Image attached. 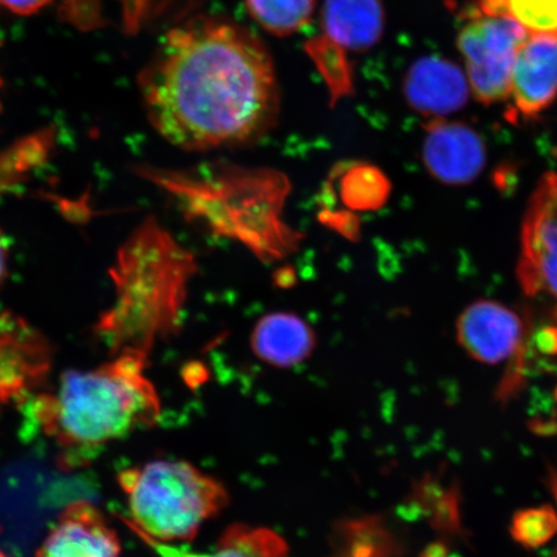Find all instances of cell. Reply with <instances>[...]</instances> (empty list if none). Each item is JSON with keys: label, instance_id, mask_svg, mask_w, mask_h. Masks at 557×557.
<instances>
[{"label": "cell", "instance_id": "cell-1", "mask_svg": "<svg viewBox=\"0 0 557 557\" xmlns=\"http://www.w3.org/2000/svg\"><path fill=\"white\" fill-rule=\"evenodd\" d=\"M138 85L152 127L187 151L259 141L281 107L268 48L218 16H197L166 33Z\"/></svg>", "mask_w": 557, "mask_h": 557}, {"label": "cell", "instance_id": "cell-2", "mask_svg": "<svg viewBox=\"0 0 557 557\" xmlns=\"http://www.w3.org/2000/svg\"><path fill=\"white\" fill-rule=\"evenodd\" d=\"M146 355L125 352L92 371L62 375L55 395L39 403L46 433L69 455H94L103 445L154 426L160 400L145 377Z\"/></svg>", "mask_w": 557, "mask_h": 557}, {"label": "cell", "instance_id": "cell-3", "mask_svg": "<svg viewBox=\"0 0 557 557\" xmlns=\"http://www.w3.org/2000/svg\"><path fill=\"white\" fill-rule=\"evenodd\" d=\"M177 255L156 225H146L124 243L111 268L114 297L96 332L115 355H148L176 315Z\"/></svg>", "mask_w": 557, "mask_h": 557}, {"label": "cell", "instance_id": "cell-4", "mask_svg": "<svg viewBox=\"0 0 557 557\" xmlns=\"http://www.w3.org/2000/svg\"><path fill=\"white\" fill-rule=\"evenodd\" d=\"M120 482L132 517L125 522L132 531L163 543L193 541L228 504L224 484L184 461L128 469Z\"/></svg>", "mask_w": 557, "mask_h": 557}, {"label": "cell", "instance_id": "cell-5", "mask_svg": "<svg viewBox=\"0 0 557 557\" xmlns=\"http://www.w3.org/2000/svg\"><path fill=\"white\" fill-rule=\"evenodd\" d=\"M524 26L511 17L472 13L458 34L469 85L483 103L505 101L511 96L515 61L529 38Z\"/></svg>", "mask_w": 557, "mask_h": 557}, {"label": "cell", "instance_id": "cell-6", "mask_svg": "<svg viewBox=\"0 0 557 557\" xmlns=\"http://www.w3.org/2000/svg\"><path fill=\"white\" fill-rule=\"evenodd\" d=\"M322 35L310 45V54L330 82L333 95L350 89L345 70L348 53H361L379 44L385 27L381 0H325Z\"/></svg>", "mask_w": 557, "mask_h": 557}, {"label": "cell", "instance_id": "cell-7", "mask_svg": "<svg viewBox=\"0 0 557 557\" xmlns=\"http://www.w3.org/2000/svg\"><path fill=\"white\" fill-rule=\"evenodd\" d=\"M518 268L528 295L557 298V174L543 177L529 201Z\"/></svg>", "mask_w": 557, "mask_h": 557}, {"label": "cell", "instance_id": "cell-8", "mask_svg": "<svg viewBox=\"0 0 557 557\" xmlns=\"http://www.w3.org/2000/svg\"><path fill=\"white\" fill-rule=\"evenodd\" d=\"M423 162L443 184H470L484 169L485 145L469 125L434 120L426 128Z\"/></svg>", "mask_w": 557, "mask_h": 557}, {"label": "cell", "instance_id": "cell-9", "mask_svg": "<svg viewBox=\"0 0 557 557\" xmlns=\"http://www.w3.org/2000/svg\"><path fill=\"white\" fill-rule=\"evenodd\" d=\"M524 337L518 313L493 301H478L459 317L457 338L473 359L498 364L517 354Z\"/></svg>", "mask_w": 557, "mask_h": 557}, {"label": "cell", "instance_id": "cell-10", "mask_svg": "<svg viewBox=\"0 0 557 557\" xmlns=\"http://www.w3.org/2000/svg\"><path fill=\"white\" fill-rule=\"evenodd\" d=\"M121 543L99 508L79 500L61 513L37 557H120Z\"/></svg>", "mask_w": 557, "mask_h": 557}, {"label": "cell", "instance_id": "cell-11", "mask_svg": "<svg viewBox=\"0 0 557 557\" xmlns=\"http://www.w3.org/2000/svg\"><path fill=\"white\" fill-rule=\"evenodd\" d=\"M517 113L541 114L557 97V35L531 34L515 61L511 96Z\"/></svg>", "mask_w": 557, "mask_h": 557}, {"label": "cell", "instance_id": "cell-12", "mask_svg": "<svg viewBox=\"0 0 557 557\" xmlns=\"http://www.w3.org/2000/svg\"><path fill=\"white\" fill-rule=\"evenodd\" d=\"M469 88V79L461 69L433 55L418 60L404 81V94L410 107L435 120L463 108Z\"/></svg>", "mask_w": 557, "mask_h": 557}, {"label": "cell", "instance_id": "cell-13", "mask_svg": "<svg viewBox=\"0 0 557 557\" xmlns=\"http://www.w3.org/2000/svg\"><path fill=\"white\" fill-rule=\"evenodd\" d=\"M250 344L264 363L290 368L310 357L315 347V334L294 313L276 312L257 323Z\"/></svg>", "mask_w": 557, "mask_h": 557}, {"label": "cell", "instance_id": "cell-14", "mask_svg": "<svg viewBox=\"0 0 557 557\" xmlns=\"http://www.w3.org/2000/svg\"><path fill=\"white\" fill-rule=\"evenodd\" d=\"M159 557H288V543L269 528L234 524L221 534L218 545L209 553L174 547L134 531Z\"/></svg>", "mask_w": 557, "mask_h": 557}, {"label": "cell", "instance_id": "cell-15", "mask_svg": "<svg viewBox=\"0 0 557 557\" xmlns=\"http://www.w3.org/2000/svg\"><path fill=\"white\" fill-rule=\"evenodd\" d=\"M249 16L275 37H289L310 23L317 0H246Z\"/></svg>", "mask_w": 557, "mask_h": 557}, {"label": "cell", "instance_id": "cell-16", "mask_svg": "<svg viewBox=\"0 0 557 557\" xmlns=\"http://www.w3.org/2000/svg\"><path fill=\"white\" fill-rule=\"evenodd\" d=\"M476 9L511 17L531 34L557 35V0H478Z\"/></svg>", "mask_w": 557, "mask_h": 557}, {"label": "cell", "instance_id": "cell-17", "mask_svg": "<svg viewBox=\"0 0 557 557\" xmlns=\"http://www.w3.org/2000/svg\"><path fill=\"white\" fill-rule=\"evenodd\" d=\"M557 532V515L549 507L519 512L512 522V535L527 547H540Z\"/></svg>", "mask_w": 557, "mask_h": 557}, {"label": "cell", "instance_id": "cell-18", "mask_svg": "<svg viewBox=\"0 0 557 557\" xmlns=\"http://www.w3.org/2000/svg\"><path fill=\"white\" fill-rule=\"evenodd\" d=\"M52 2L53 0H0V7L16 13V15L30 16L46 9Z\"/></svg>", "mask_w": 557, "mask_h": 557}, {"label": "cell", "instance_id": "cell-19", "mask_svg": "<svg viewBox=\"0 0 557 557\" xmlns=\"http://www.w3.org/2000/svg\"><path fill=\"white\" fill-rule=\"evenodd\" d=\"M537 346L540 350L547 354L557 352V331L545 330L537 336Z\"/></svg>", "mask_w": 557, "mask_h": 557}, {"label": "cell", "instance_id": "cell-20", "mask_svg": "<svg viewBox=\"0 0 557 557\" xmlns=\"http://www.w3.org/2000/svg\"><path fill=\"white\" fill-rule=\"evenodd\" d=\"M9 244H7L3 234L0 233V284L3 283L7 268H9Z\"/></svg>", "mask_w": 557, "mask_h": 557}]
</instances>
